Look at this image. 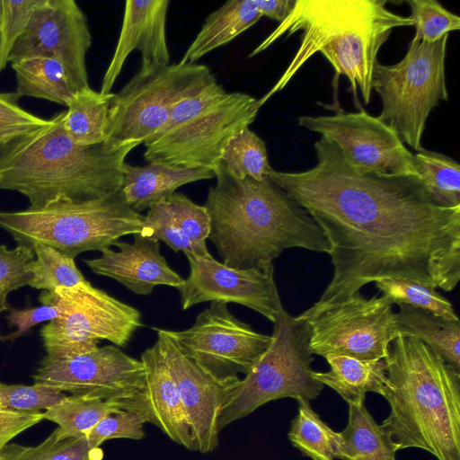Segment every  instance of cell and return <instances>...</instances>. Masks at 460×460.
Here are the masks:
<instances>
[{
    "label": "cell",
    "instance_id": "obj_1",
    "mask_svg": "<svg viewBox=\"0 0 460 460\" xmlns=\"http://www.w3.org/2000/svg\"><path fill=\"white\" fill-rule=\"evenodd\" d=\"M317 162L267 177L317 223L330 243L332 278L305 320L382 279L452 291L460 279V207L437 203L417 176L361 172L325 138Z\"/></svg>",
    "mask_w": 460,
    "mask_h": 460
},
{
    "label": "cell",
    "instance_id": "obj_2",
    "mask_svg": "<svg viewBox=\"0 0 460 460\" xmlns=\"http://www.w3.org/2000/svg\"><path fill=\"white\" fill-rule=\"evenodd\" d=\"M214 172L217 182L203 206L210 220L208 239L225 265L266 271L287 249L329 252L317 223L268 177L239 179L221 161Z\"/></svg>",
    "mask_w": 460,
    "mask_h": 460
},
{
    "label": "cell",
    "instance_id": "obj_3",
    "mask_svg": "<svg viewBox=\"0 0 460 460\" xmlns=\"http://www.w3.org/2000/svg\"><path fill=\"white\" fill-rule=\"evenodd\" d=\"M387 4V0H296L285 20L249 55H258L284 35L302 32L296 52L274 86L259 99L261 105L283 90L316 53L334 69L335 96L339 78L345 75L356 107L362 108L358 89L368 104L378 51L394 29L412 26L409 16L390 11Z\"/></svg>",
    "mask_w": 460,
    "mask_h": 460
},
{
    "label": "cell",
    "instance_id": "obj_4",
    "mask_svg": "<svg viewBox=\"0 0 460 460\" xmlns=\"http://www.w3.org/2000/svg\"><path fill=\"white\" fill-rule=\"evenodd\" d=\"M385 361L390 413L380 426L395 451L460 460V372L413 337L395 338Z\"/></svg>",
    "mask_w": 460,
    "mask_h": 460
},
{
    "label": "cell",
    "instance_id": "obj_5",
    "mask_svg": "<svg viewBox=\"0 0 460 460\" xmlns=\"http://www.w3.org/2000/svg\"><path fill=\"white\" fill-rule=\"evenodd\" d=\"M65 111L0 156V190L23 195L30 207L57 199H95L121 189L126 157L137 147L74 143L63 127Z\"/></svg>",
    "mask_w": 460,
    "mask_h": 460
},
{
    "label": "cell",
    "instance_id": "obj_6",
    "mask_svg": "<svg viewBox=\"0 0 460 460\" xmlns=\"http://www.w3.org/2000/svg\"><path fill=\"white\" fill-rule=\"evenodd\" d=\"M259 99L226 92L217 80L178 102L164 126L146 139L147 163L214 171L229 140L255 120Z\"/></svg>",
    "mask_w": 460,
    "mask_h": 460
},
{
    "label": "cell",
    "instance_id": "obj_7",
    "mask_svg": "<svg viewBox=\"0 0 460 460\" xmlns=\"http://www.w3.org/2000/svg\"><path fill=\"white\" fill-rule=\"evenodd\" d=\"M145 216L135 211L120 190L105 197L57 199L40 207L0 211V228L17 244L40 243L75 258L87 251L115 246L122 236L139 233Z\"/></svg>",
    "mask_w": 460,
    "mask_h": 460
},
{
    "label": "cell",
    "instance_id": "obj_8",
    "mask_svg": "<svg viewBox=\"0 0 460 460\" xmlns=\"http://www.w3.org/2000/svg\"><path fill=\"white\" fill-rule=\"evenodd\" d=\"M271 341L234 389L218 419L219 432L261 405L281 398L310 401L323 385L313 376L310 331L305 320L291 316L282 306L273 323Z\"/></svg>",
    "mask_w": 460,
    "mask_h": 460
},
{
    "label": "cell",
    "instance_id": "obj_9",
    "mask_svg": "<svg viewBox=\"0 0 460 460\" xmlns=\"http://www.w3.org/2000/svg\"><path fill=\"white\" fill-rule=\"evenodd\" d=\"M448 34L428 43L412 38L397 63L377 62L372 88L380 96L377 116L413 150L422 149V137L430 112L448 100L446 56Z\"/></svg>",
    "mask_w": 460,
    "mask_h": 460
},
{
    "label": "cell",
    "instance_id": "obj_10",
    "mask_svg": "<svg viewBox=\"0 0 460 460\" xmlns=\"http://www.w3.org/2000/svg\"><path fill=\"white\" fill-rule=\"evenodd\" d=\"M217 80L202 64L141 65L139 70L111 100L104 145L137 146L156 134L174 106Z\"/></svg>",
    "mask_w": 460,
    "mask_h": 460
},
{
    "label": "cell",
    "instance_id": "obj_11",
    "mask_svg": "<svg viewBox=\"0 0 460 460\" xmlns=\"http://www.w3.org/2000/svg\"><path fill=\"white\" fill-rule=\"evenodd\" d=\"M41 305L57 303L60 317L40 332L46 356L64 358L92 351L101 341L125 347L143 326L137 308L93 287L89 281L55 292L41 291Z\"/></svg>",
    "mask_w": 460,
    "mask_h": 460
},
{
    "label": "cell",
    "instance_id": "obj_12",
    "mask_svg": "<svg viewBox=\"0 0 460 460\" xmlns=\"http://www.w3.org/2000/svg\"><path fill=\"white\" fill-rule=\"evenodd\" d=\"M32 379L73 396L113 402L121 410L140 413L148 422L144 365L115 345L64 358L45 355Z\"/></svg>",
    "mask_w": 460,
    "mask_h": 460
},
{
    "label": "cell",
    "instance_id": "obj_13",
    "mask_svg": "<svg viewBox=\"0 0 460 460\" xmlns=\"http://www.w3.org/2000/svg\"><path fill=\"white\" fill-rule=\"evenodd\" d=\"M385 296L356 294L346 301L305 319L313 355L347 356L360 360L385 359L399 336L396 313Z\"/></svg>",
    "mask_w": 460,
    "mask_h": 460
},
{
    "label": "cell",
    "instance_id": "obj_14",
    "mask_svg": "<svg viewBox=\"0 0 460 460\" xmlns=\"http://www.w3.org/2000/svg\"><path fill=\"white\" fill-rule=\"evenodd\" d=\"M334 111L329 116H301L298 124L333 144L347 163L361 172L417 176L414 154L391 127L360 108L341 109L338 102L323 105Z\"/></svg>",
    "mask_w": 460,
    "mask_h": 460
},
{
    "label": "cell",
    "instance_id": "obj_15",
    "mask_svg": "<svg viewBox=\"0 0 460 460\" xmlns=\"http://www.w3.org/2000/svg\"><path fill=\"white\" fill-rule=\"evenodd\" d=\"M165 332L187 357L219 379L245 375L271 341L270 335L255 332L234 316L226 303L217 301L190 328Z\"/></svg>",
    "mask_w": 460,
    "mask_h": 460
},
{
    "label": "cell",
    "instance_id": "obj_16",
    "mask_svg": "<svg viewBox=\"0 0 460 460\" xmlns=\"http://www.w3.org/2000/svg\"><path fill=\"white\" fill-rule=\"evenodd\" d=\"M92 35L86 15L74 0H41L16 42L9 62L50 57L65 66L75 91L90 87L86 54Z\"/></svg>",
    "mask_w": 460,
    "mask_h": 460
},
{
    "label": "cell",
    "instance_id": "obj_17",
    "mask_svg": "<svg viewBox=\"0 0 460 460\" xmlns=\"http://www.w3.org/2000/svg\"><path fill=\"white\" fill-rule=\"evenodd\" d=\"M190 274L178 289L182 310L204 302L236 303L274 323L281 305L274 280V268L239 270L213 256L186 255Z\"/></svg>",
    "mask_w": 460,
    "mask_h": 460
},
{
    "label": "cell",
    "instance_id": "obj_18",
    "mask_svg": "<svg viewBox=\"0 0 460 460\" xmlns=\"http://www.w3.org/2000/svg\"><path fill=\"white\" fill-rule=\"evenodd\" d=\"M156 343L176 384L191 426L196 451L207 454L218 446L221 411L240 383L239 376L219 379L187 357L165 330L154 328Z\"/></svg>",
    "mask_w": 460,
    "mask_h": 460
},
{
    "label": "cell",
    "instance_id": "obj_19",
    "mask_svg": "<svg viewBox=\"0 0 460 460\" xmlns=\"http://www.w3.org/2000/svg\"><path fill=\"white\" fill-rule=\"evenodd\" d=\"M169 0H128L119 40L102 77V93H111L124 63L135 49L141 53V65H168L170 52L166 40Z\"/></svg>",
    "mask_w": 460,
    "mask_h": 460
},
{
    "label": "cell",
    "instance_id": "obj_20",
    "mask_svg": "<svg viewBox=\"0 0 460 460\" xmlns=\"http://www.w3.org/2000/svg\"><path fill=\"white\" fill-rule=\"evenodd\" d=\"M132 243L119 241V251L105 249L94 259L84 262L95 274L115 279L137 295H150L157 286L179 289L184 282L160 252V243L132 234Z\"/></svg>",
    "mask_w": 460,
    "mask_h": 460
},
{
    "label": "cell",
    "instance_id": "obj_21",
    "mask_svg": "<svg viewBox=\"0 0 460 460\" xmlns=\"http://www.w3.org/2000/svg\"><path fill=\"white\" fill-rule=\"evenodd\" d=\"M209 232L206 208L175 192L148 208L138 234L165 243L175 252L209 258L206 243Z\"/></svg>",
    "mask_w": 460,
    "mask_h": 460
},
{
    "label": "cell",
    "instance_id": "obj_22",
    "mask_svg": "<svg viewBox=\"0 0 460 460\" xmlns=\"http://www.w3.org/2000/svg\"><path fill=\"white\" fill-rule=\"evenodd\" d=\"M140 360L145 367L144 398L148 422L175 443L196 451L192 429L176 384L156 342L141 354Z\"/></svg>",
    "mask_w": 460,
    "mask_h": 460
},
{
    "label": "cell",
    "instance_id": "obj_23",
    "mask_svg": "<svg viewBox=\"0 0 460 460\" xmlns=\"http://www.w3.org/2000/svg\"><path fill=\"white\" fill-rule=\"evenodd\" d=\"M215 177L204 167L184 168L148 163L144 166L125 164L121 190L128 205L137 212L170 197L182 185Z\"/></svg>",
    "mask_w": 460,
    "mask_h": 460
},
{
    "label": "cell",
    "instance_id": "obj_24",
    "mask_svg": "<svg viewBox=\"0 0 460 460\" xmlns=\"http://www.w3.org/2000/svg\"><path fill=\"white\" fill-rule=\"evenodd\" d=\"M324 358L330 370L314 371L313 376L338 393L348 404L364 402L368 392L384 395L389 384L385 359L360 360L336 354Z\"/></svg>",
    "mask_w": 460,
    "mask_h": 460
},
{
    "label": "cell",
    "instance_id": "obj_25",
    "mask_svg": "<svg viewBox=\"0 0 460 460\" xmlns=\"http://www.w3.org/2000/svg\"><path fill=\"white\" fill-rule=\"evenodd\" d=\"M261 18L255 0H230L206 18L181 61L195 64L205 55L228 44Z\"/></svg>",
    "mask_w": 460,
    "mask_h": 460
},
{
    "label": "cell",
    "instance_id": "obj_26",
    "mask_svg": "<svg viewBox=\"0 0 460 460\" xmlns=\"http://www.w3.org/2000/svg\"><path fill=\"white\" fill-rule=\"evenodd\" d=\"M396 323L399 336L420 340L460 372L459 320H448L420 308L400 305Z\"/></svg>",
    "mask_w": 460,
    "mask_h": 460
},
{
    "label": "cell",
    "instance_id": "obj_27",
    "mask_svg": "<svg viewBox=\"0 0 460 460\" xmlns=\"http://www.w3.org/2000/svg\"><path fill=\"white\" fill-rule=\"evenodd\" d=\"M11 66L16 79L15 93L67 106L75 91L63 64L50 57H28Z\"/></svg>",
    "mask_w": 460,
    "mask_h": 460
},
{
    "label": "cell",
    "instance_id": "obj_28",
    "mask_svg": "<svg viewBox=\"0 0 460 460\" xmlns=\"http://www.w3.org/2000/svg\"><path fill=\"white\" fill-rule=\"evenodd\" d=\"M339 434L341 460H396L387 433L375 421L364 402L349 403L348 423Z\"/></svg>",
    "mask_w": 460,
    "mask_h": 460
},
{
    "label": "cell",
    "instance_id": "obj_29",
    "mask_svg": "<svg viewBox=\"0 0 460 460\" xmlns=\"http://www.w3.org/2000/svg\"><path fill=\"white\" fill-rule=\"evenodd\" d=\"M113 93H102L91 87L77 91L66 106L63 127L76 145L103 144L107 116Z\"/></svg>",
    "mask_w": 460,
    "mask_h": 460
},
{
    "label": "cell",
    "instance_id": "obj_30",
    "mask_svg": "<svg viewBox=\"0 0 460 460\" xmlns=\"http://www.w3.org/2000/svg\"><path fill=\"white\" fill-rule=\"evenodd\" d=\"M310 401L299 399L288 438L292 446L312 460L340 459V434L314 411Z\"/></svg>",
    "mask_w": 460,
    "mask_h": 460
},
{
    "label": "cell",
    "instance_id": "obj_31",
    "mask_svg": "<svg viewBox=\"0 0 460 460\" xmlns=\"http://www.w3.org/2000/svg\"><path fill=\"white\" fill-rule=\"evenodd\" d=\"M418 175L429 196L445 207H460V165L441 153L420 149L414 154Z\"/></svg>",
    "mask_w": 460,
    "mask_h": 460
},
{
    "label": "cell",
    "instance_id": "obj_32",
    "mask_svg": "<svg viewBox=\"0 0 460 460\" xmlns=\"http://www.w3.org/2000/svg\"><path fill=\"white\" fill-rule=\"evenodd\" d=\"M119 410V405L111 402L67 395L48 408L43 418L57 423L63 438H85L102 419Z\"/></svg>",
    "mask_w": 460,
    "mask_h": 460
},
{
    "label": "cell",
    "instance_id": "obj_33",
    "mask_svg": "<svg viewBox=\"0 0 460 460\" xmlns=\"http://www.w3.org/2000/svg\"><path fill=\"white\" fill-rule=\"evenodd\" d=\"M31 248L35 258L29 266L31 279L28 286L55 292L60 288H73L88 281L76 267L74 258L40 243H34Z\"/></svg>",
    "mask_w": 460,
    "mask_h": 460
},
{
    "label": "cell",
    "instance_id": "obj_34",
    "mask_svg": "<svg viewBox=\"0 0 460 460\" xmlns=\"http://www.w3.org/2000/svg\"><path fill=\"white\" fill-rule=\"evenodd\" d=\"M221 162L239 179L261 181L272 169L264 140L249 128L229 140L222 151Z\"/></svg>",
    "mask_w": 460,
    "mask_h": 460
},
{
    "label": "cell",
    "instance_id": "obj_35",
    "mask_svg": "<svg viewBox=\"0 0 460 460\" xmlns=\"http://www.w3.org/2000/svg\"><path fill=\"white\" fill-rule=\"evenodd\" d=\"M85 438H63L57 428L37 446L8 443L0 451V460H93L97 451Z\"/></svg>",
    "mask_w": 460,
    "mask_h": 460
},
{
    "label": "cell",
    "instance_id": "obj_36",
    "mask_svg": "<svg viewBox=\"0 0 460 460\" xmlns=\"http://www.w3.org/2000/svg\"><path fill=\"white\" fill-rule=\"evenodd\" d=\"M375 284L393 305H407L448 320H459L452 304L436 288L402 279H382Z\"/></svg>",
    "mask_w": 460,
    "mask_h": 460
},
{
    "label": "cell",
    "instance_id": "obj_37",
    "mask_svg": "<svg viewBox=\"0 0 460 460\" xmlns=\"http://www.w3.org/2000/svg\"><path fill=\"white\" fill-rule=\"evenodd\" d=\"M415 27L414 39L432 43L460 29V17L437 0H405Z\"/></svg>",
    "mask_w": 460,
    "mask_h": 460
},
{
    "label": "cell",
    "instance_id": "obj_38",
    "mask_svg": "<svg viewBox=\"0 0 460 460\" xmlns=\"http://www.w3.org/2000/svg\"><path fill=\"white\" fill-rule=\"evenodd\" d=\"M15 92H0V156L29 133L47 126L44 119L23 109Z\"/></svg>",
    "mask_w": 460,
    "mask_h": 460
},
{
    "label": "cell",
    "instance_id": "obj_39",
    "mask_svg": "<svg viewBox=\"0 0 460 460\" xmlns=\"http://www.w3.org/2000/svg\"><path fill=\"white\" fill-rule=\"evenodd\" d=\"M35 255L32 248L17 244L9 249L0 244V313L11 307L8 296L24 286H28L31 279L29 269Z\"/></svg>",
    "mask_w": 460,
    "mask_h": 460
},
{
    "label": "cell",
    "instance_id": "obj_40",
    "mask_svg": "<svg viewBox=\"0 0 460 460\" xmlns=\"http://www.w3.org/2000/svg\"><path fill=\"white\" fill-rule=\"evenodd\" d=\"M67 395L41 385H7L0 383V410L36 412L47 410Z\"/></svg>",
    "mask_w": 460,
    "mask_h": 460
},
{
    "label": "cell",
    "instance_id": "obj_41",
    "mask_svg": "<svg viewBox=\"0 0 460 460\" xmlns=\"http://www.w3.org/2000/svg\"><path fill=\"white\" fill-rule=\"evenodd\" d=\"M41 0H2L0 18V73L9 62L12 51L25 31Z\"/></svg>",
    "mask_w": 460,
    "mask_h": 460
},
{
    "label": "cell",
    "instance_id": "obj_42",
    "mask_svg": "<svg viewBox=\"0 0 460 460\" xmlns=\"http://www.w3.org/2000/svg\"><path fill=\"white\" fill-rule=\"evenodd\" d=\"M146 422V418L138 412L119 410L102 419L87 433L85 438L93 450L113 438L140 440L145 437L143 427Z\"/></svg>",
    "mask_w": 460,
    "mask_h": 460
},
{
    "label": "cell",
    "instance_id": "obj_43",
    "mask_svg": "<svg viewBox=\"0 0 460 460\" xmlns=\"http://www.w3.org/2000/svg\"><path fill=\"white\" fill-rule=\"evenodd\" d=\"M6 319L16 330L4 337V341H14L26 334L32 327L43 322H51L62 314V307L57 303H49L36 307L17 309L10 307Z\"/></svg>",
    "mask_w": 460,
    "mask_h": 460
},
{
    "label": "cell",
    "instance_id": "obj_44",
    "mask_svg": "<svg viewBox=\"0 0 460 460\" xmlns=\"http://www.w3.org/2000/svg\"><path fill=\"white\" fill-rule=\"evenodd\" d=\"M43 412H21L0 410V451L17 435L40 422Z\"/></svg>",
    "mask_w": 460,
    "mask_h": 460
},
{
    "label": "cell",
    "instance_id": "obj_45",
    "mask_svg": "<svg viewBox=\"0 0 460 460\" xmlns=\"http://www.w3.org/2000/svg\"><path fill=\"white\" fill-rule=\"evenodd\" d=\"M296 0H255L259 13L280 23L288 16Z\"/></svg>",
    "mask_w": 460,
    "mask_h": 460
},
{
    "label": "cell",
    "instance_id": "obj_46",
    "mask_svg": "<svg viewBox=\"0 0 460 460\" xmlns=\"http://www.w3.org/2000/svg\"><path fill=\"white\" fill-rule=\"evenodd\" d=\"M1 13H2V0H0V18H1Z\"/></svg>",
    "mask_w": 460,
    "mask_h": 460
},
{
    "label": "cell",
    "instance_id": "obj_47",
    "mask_svg": "<svg viewBox=\"0 0 460 460\" xmlns=\"http://www.w3.org/2000/svg\"><path fill=\"white\" fill-rule=\"evenodd\" d=\"M4 337L0 335V341H4Z\"/></svg>",
    "mask_w": 460,
    "mask_h": 460
}]
</instances>
